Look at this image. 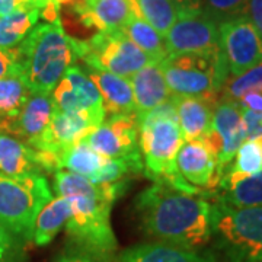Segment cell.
I'll use <instances>...</instances> for the list:
<instances>
[{
  "mask_svg": "<svg viewBox=\"0 0 262 262\" xmlns=\"http://www.w3.org/2000/svg\"><path fill=\"white\" fill-rule=\"evenodd\" d=\"M144 233L162 244L200 251L213 236L214 204L203 195L153 182L134 201Z\"/></svg>",
  "mask_w": 262,
  "mask_h": 262,
  "instance_id": "6da1fadb",
  "label": "cell"
},
{
  "mask_svg": "<svg viewBox=\"0 0 262 262\" xmlns=\"http://www.w3.org/2000/svg\"><path fill=\"white\" fill-rule=\"evenodd\" d=\"M128 181L96 185L69 170L54 172V191L70 203L66 230L70 244L110 261L117 252V239L111 226V208Z\"/></svg>",
  "mask_w": 262,
  "mask_h": 262,
  "instance_id": "7a4b0ae2",
  "label": "cell"
},
{
  "mask_svg": "<svg viewBox=\"0 0 262 262\" xmlns=\"http://www.w3.org/2000/svg\"><path fill=\"white\" fill-rule=\"evenodd\" d=\"M137 131L144 175L147 178L182 192L204 196L200 189L189 185L181 177L177 168V155L184 144V137L170 98L137 121Z\"/></svg>",
  "mask_w": 262,
  "mask_h": 262,
  "instance_id": "3957f363",
  "label": "cell"
},
{
  "mask_svg": "<svg viewBox=\"0 0 262 262\" xmlns=\"http://www.w3.org/2000/svg\"><path fill=\"white\" fill-rule=\"evenodd\" d=\"M16 47L22 76L29 89L38 92H53L66 70L77 60L73 37L64 31L61 19L37 24Z\"/></svg>",
  "mask_w": 262,
  "mask_h": 262,
  "instance_id": "277c9868",
  "label": "cell"
},
{
  "mask_svg": "<svg viewBox=\"0 0 262 262\" xmlns=\"http://www.w3.org/2000/svg\"><path fill=\"white\" fill-rule=\"evenodd\" d=\"M214 204L213 236L219 262H262V207Z\"/></svg>",
  "mask_w": 262,
  "mask_h": 262,
  "instance_id": "5b68a950",
  "label": "cell"
},
{
  "mask_svg": "<svg viewBox=\"0 0 262 262\" xmlns=\"http://www.w3.org/2000/svg\"><path fill=\"white\" fill-rule=\"evenodd\" d=\"M165 82L173 96H196L213 102L229 79L222 51L213 54H169L159 63Z\"/></svg>",
  "mask_w": 262,
  "mask_h": 262,
  "instance_id": "8992f818",
  "label": "cell"
},
{
  "mask_svg": "<svg viewBox=\"0 0 262 262\" xmlns=\"http://www.w3.org/2000/svg\"><path fill=\"white\" fill-rule=\"evenodd\" d=\"M51 196L44 175L9 177L0 173V225L12 234L29 241L38 211Z\"/></svg>",
  "mask_w": 262,
  "mask_h": 262,
  "instance_id": "52a82bcc",
  "label": "cell"
},
{
  "mask_svg": "<svg viewBox=\"0 0 262 262\" xmlns=\"http://www.w3.org/2000/svg\"><path fill=\"white\" fill-rule=\"evenodd\" d=\"M77 60H82L84 67L110 72L114 75L130 79L150 60L122 31L96 32L88 39L73 38Z\"/></svg>",
  "mask_w": 262,
  "mask_h": 262,
  "instance_id": "ba28073f",
  "label": "cell"
},
{
  "mask_svg": "<svg viewBox=\"0 0 262 262\" xmlns=\"http://www.w3.org/2000/svg\"><path fill=\"white\" fill-rule=\"evenodd\" d=\"M58 111L80 114L91 118L96 125L105 121L102 98L92 79L80 66L72 64L51 92Z\"/></svg>",
  "mask_w": 262,
  "mask_h": 262,
  "instance_id": "9c48e42d",
  "label": "cell"
},
{
  "mask_svg": "<svg viewBox=\"0 0 262 262\" xmlns=\"http://www.w3.org/2000/svg\"><path fill=\"white\" fill-rule=\"evenodd\" d=\"M200 140L204 141L214 151L217 158V173L222 179L236 151L246 140L241 105L234 101L220 98L213 110L211 128Z\"/></svg>",
  "mask_w": 262,
  "mask_h": 262,
  "instance_id": "30bf717a",
  "label": "cell"
},
{
  "mask_svg": "<svg viewBox=\"0 0 262 262\" xmlns=\"http://www.w3.org/2000/svg\"><path fill=\"white\" fill-rule=\"evenodd\" d=\"M219 41L230 76L262 63V38L246 15L220 24Z\"/></svg>",
  "mask_w": 262,
  "mask_h": 262,
  "instance_id": "8fae6325",
  "label": "cell"
},
{
  "mask_svg": "<svg viewBox=\"0 0 262 262\" xmlns=\"http://www.w3.org/2000/svg\"><path fill=\"white\" fill-rule=\"evenodd\" d=\"M165 44L169 54H213L220 51L219 25L198 10H181Z\"/></svg>",
  "mask_w": 262,
  "mask_h": 262,
  "instance_id": "7c38bea8",
  "label": "cell"
},
{
  "mask_svg": "<svg viewBox=\"0 0 262 262\" xmlns=\"http://www.w3.org/2000/svg\"><path fill=\"white\" fill-rule=\"evenodd\" d=\"M84 141L106 159L140 153L136 117H110L91 131Z\"/></svg>",
  "mask_w": 262,
  "mask_h": 262,
  "instance_id": "4fadbf2b",
  "label": "cell"
},
{
  "mask_svg": "<svg viewBox=\"0 0 262 262\" xmlns=\"http://www.w3.org/2000/svg\"><path fill=\"white\" fill-rule=\"evenodd\" d=\"M177 168L181 177L204 196L210 195L220 182L217 158L203 140L184 141L177 155Z\"/></svg>",
  "mask_w": 262,
  "mask_h": 262,
  "instance_id": "5bb4252c",
  "label": "cell"
},
{
  "mask_svg": "<svg viewBox=\"0 0 262 262\" xmlns=\"http://www.w3.org/2000/svg\"><path fill=\"white\" fill-rule=\"evenodd\" d=\"M54 101L51 92H38L31 91L27 102L24 103L18 117L12 121L6 122L0 130L10 133V136L25 141L31 147H35L41 140L44 131L54 114Z\"/></svg>",
  "mask_w": 262,
  "mask_h": 262,
  "instance_id": "9a60e30c",
  "label": "cell"
},
{
  "mask_svg": "<svg viewBox=\"0 0 262 262\" xmlns=\"http://www.w3.org/2000/svg\"><path fill=\"white\" fill-rule=\"evenodd\" d=\"M70 8L86 28L96 32L122 31L133 16H139L133 0H80Z\"/></svg>",
  "mask_w": 262,
  "mask_h": 262,
  "instance_id": "2e32d148",
  "label": "cell"
},
{
  "mask_svg": "<svg viewBox=\"0 0 262 262\" xmlns=\"http://www.w3.org/2000/svg\"><path fill=\"white\" fill-rule=\"evenodd\" d=\"M134 98L136 122L144 115L169 101L170 92L159 63H150L130 77Z\"/></svg>",
  "mask_w": 262,
  "mask_h": 262,
  "instance_id": "e0dca14e",
  "label": "cell"
},
{
  "mask_svg": "<svg viewBox=\"0 0 262 262\" xmlns=\"http://www.w3.org/2000/svg\"><path fill=\"white\" fill-rule=\"evenodd\" d=\"M84 70L101 94L105 117H136L130 79L91 67Z\"/></svg>",
  "mask_w": 262,
  "mask_h": 262,
  "instance_id": "ac0fdd59",
  "label": "cell"
},
{
  "mask_svg": "<svg viewBox=\"0 0 262 262\" xmlns=\"http://www.w3.org/2000/svg\"><path fill=\"white\" fill-rule=\"evenodd\" d=\"M210 195L215 203L233 208L262 207V172L255 175L225 172Z\"/></svg>",
  "mask_w": 262,
  "mask_h": 262,
  "instance_id": "d6986e66",
  "label": "cell"
},
{
  "mask_svg": "<svg viewBox=\"0 0 262 262\" xmlns=\"http://www.w3.org/2000/svg\"><path fill=\"white\" fill-rule=\"evenodd\" d=\"M170 99L175 105L177 118L184 141L203 139L211 128L215 102L196 96L170 95Z\"/></svg>",
  "mask_w": 262,
  "mask_h": 262,
  "instance_id": "ffe728a7",
  "label": "cell"
},
{
  "mask_svg": "<svg viewBox=\"0 0 262 262\" xmlns=\"http://www.w3.org/2000/svg\"><path fill=\"white\" fill-rule=\"evenodd\" d=\"M117 262H219L214 253H201L173 245L151 242L122 251Z\"/></svg>",
  "mask_w": 262,
  "mask_h": 262,
  "instance_id": "44dd1931",
  "label": "cell"
},
{
  "mask_svg": "<svg viewBox=\"0 0 262 262\" xmlns=\"http://www.w3.org/2000/svg\"><path fill=\"white\" fill-rule=\"evenodd\" d=\"M0 173L9 177L42 175L37 150L10 134H0Z\"/></svg>",
  "mask_w": 262,
  "mask_h": 262,
  "instance_id": "7402d4cb",
  "label": "cell"
},
{
  "mask_svg": "<svg viewBox=\"0 0 262 262\" xmlns=\"http://www.w3.org/2000/svg\"><path fill=\"white\" fill-rule=\"evenodd\" d=\"M70 217V203L64 196H51L38 211L32 226L31 241L37 246H47L53 242Z\"/></svg>",
  "mask_w": 262,
  "mask_h": 262,
  "instance_id": "603a6c76",
  "label": "cell"
},
{
  "mask_svg": "<svg viewBox=\"0 0 262 262\" xmlns=\"http://www.w3.org/2000/svg\"><path fill=\"white\" fill-rule=\"evenodd\" d=\"M106 158L94 150L84 140L66 147L58 155V170H69L76 175L92 179L106 163Z\"/></svg>",
  "mask_w": 262,
  "mask_h": 262,
  "instance_id": "cb8c5ba5",
  "label": "cell"
},
{
  "mask_svg": "<svg viewBox=\"0 0 262 262\" xmlns=\"http://www.w3.org/2000/svg\"><path fill=\"white\" fill-rule=\"evenodd\" d=\"M122 32L130 38L146 56L150 57L151 61L160 63L163 58L169 56L165 38L144 19L133 16L128 20V24L122 28Z\"/></svg>",
  "mask_w": 262,
  "mask_h": 262,
  "instance_id": "d4e9b609",
  "label": "cell"
},
{
  "mask_svg": "<svg viewBox=\"0 0 262 262\" xmlns=\"http://www.w3.org/2000/svg\"><path fill=\"white\" fill-rule=\"evenodd\" d=\"M31 89L22 73L0 79V127L18 117Z\"/></svg>",
  "mask_w": 262,
  "mask_h": 262,
  "instance_id": "484cf974",
  "label": "cell"
},
{
  "mask_svg": "<svg viewBox=\"0 0 262 262\" xmlns=\"http://www.w3.org/2000/svg\"><path fill=\"white\" fill-rule=\"evenodd\" d=\"M41 19L39 9H20L0 18V48L19 46Z\"/></svg>",
  "mask_w": 262,
  "mask_h": 262,
  "instance_id": "4316f807",
  "label": "cell"
},
{
  "mask_svg": "<svg viewBox=\"0 0 262 262\" xmlns=\"http://www.w3.org/2000/svg\"><path fill=\"white\" fill-rule=\"evenodd\" d=\"M139 18L144 19L162 37L178 19L181 9L170 0H133Z\"/></svg>",
  "mask_w": 262,
  "mask_h": 262,
  "instance_id": "83f0119b",
  "label": "cell"
},
{
  "mask_svg": "<svg viewBox=\"0 0 262 262\" xmlns=\"http://www.w3.org/2000/svg\"><path fill=\"white\" fill-rule=\"evenodd\" d=\"M133 173H144V165L141 159V153L127 156V158H118V159H108L103 165L102 169L95 175L94 178L89 179L96 185L103 184H114L125 179Z\"/></svg>",
  "mask_w": 262,
  "mask_h": 262,
  "instance_id": "f1b7e54d",
  "label": "cell"
},
{
  "mask_svg": "<svg viewBox=\"0 0 262 262\" xmlns=\"http://www.w3.org/2000/svg\"><path fill=\"white\" fill-rule=\"evenodd\" d=\"M251 92H262V63L242 75L229 76L220 91V98L237 102L244 95Z\"/></svg>",
  "mask_w": 262,
  "mask_h": 262,
  "instance_id": "f546056e",
  "label": "cell"
},
{
  "mask_svg": "<svg viewBox=\"0 0 262 262\" xmlns=\"http://www.w3.org/2000/svg\"><path fill=\"white\" fill-rule=\"evenodd\" d=\"M225 172L255 175L262 172V137L245 140Z\"/></svg>",
  "mask_w": 262,
  "mask_h": 262,
  "instance_id": "4dcf8cb0",
  "label": "cell"
},
{
  "mask_svg": "<svg viewBox=\"0 0 262 262\" xmlns=\"http://www.w3.org/2000/svg\"><path fill=\"white\" fill-rule=\"evenodd\" d=\"M249 0H198L196 9L217 25L245 16Z\"/></svg>",
  "mask_w": 262,
  "mask_h": 262,
  "instance_id": "1f68e13d",
  "label": "cell"
},
{
  "mask_svg": "<svg viewBox=\"0 0 262 262\" xmlns=\"http://www.w3.org/2000/svg\"><path fill=\"white\" fill-rule=\"evenodd\" d=\"M18 73H22L18 47L0 48V79Z\"/></svg>",
  "mask_w": 262,
  "mask_h": 262,
  "instance_id": "d6a6232c",
  "label": "cell"
},
{
  "mask_svg": "<svg viewBox=\"0 0 262 262\" xmlns=\"http://www.w3.org/2000/svg\"><path fill=\"white\" fill-rule=\"evenodd\" d=\"M54 262H110L103 258H99L94 253L88 252L82 248L76 246L73 244H69L66 246L64 251L57 255Z\"/></svg>",
  "mask_w": 262,
  "mask_h": 262,
  "instance_id": "836d02e7",
  "label": "cell"
},
{
  "mask_svg": "<svg viewBox=\"0 0 262 262\" xmlns=\"http://www.w3.org/2000/svg\"><path fill=\"white\" fill-rule=\"evenodd\" d=\"M242 121L245 127L246 140L261 139L262 137V113H255L242 108Z\"/></svg>",
  "mask_w": 262,
  "mask_h": 262,
  "instance_id": "e575fe53",
  "label": "cell"
},
{
  "mask_svg": "<svg viewBox=\"0 0 262 262\" xmlns=\"http://www.w3.org/2000/svg\"><path fill=\"white\" fill-rule=\"evenodd\" d=\"M246 16L262 38V0H249Z\"/></svg>",
  "mask_w": 262,
  "mask_h": 262,
  "instance_id": "d590c367",
  "label": "cell"
},
{
  "mask_svg": "<svg viewBox=\"0 0 262 262\" xmlns=\"http://www.w3.org/2000/svg\"><path fill=\"white\" fill-rule=\"evenodd\" d=\"M237 103L241 108L251 110L255 113H262V92H251V94L244 95Z\"/></svg>",
  "mask_w": 262,
  "mask_h": 262,
  "instance_id": "8d00e7d4",
  "label": "cell"
},
{
  "mask_svg": "<svg viewBox=\"0 0 262 262\" xmlns=\"http://www.w3.org/2000/svg\"><path fill=\"white\" fill-rule=\"evenodd\" d=\"M12 246H13L12 233L5 226L0 225V262L8 261L10 251H12Z\"/></svg>",
  "mask_w": 262,
  "mask_h": 262,
  "instance_id": "74e56055",
  "label": "cell"
},
{
  "mask_svg": "<svg viewBox=\"0 0 262 262\" xmlns=\"http://www.w3.org/2000/svg\"><path fill=\"white\" fill-rule=\"evenodd\" d=\"M32 9L25 3V0H0V16H6L15 10Z\"/></svg>",
  "mask_w": 262,
  "mask_h": 262,
  "instance_id": "f35d334b",
  "label": "cell"
},
{
  "mask_svg": "<svg viewBox=\"0 0 262 262\" xmlns=\"http://www.w3.org/2000/svg\"><path fill=\"white\" fill-rule=\"evenodd\" d=\"M173 2L181 10H198V0H170Z\"/></svg>",
  "mask_w": 262,
  "mask_h": 262,
  "instance_id": "ab89813d",
  "label": "cell"
},
{
  "mask_svg": "<svg viewBox=\"0 0 262 262\" xmlns=\"http://www.w3.org/2000/svg\"><path fill=\"white\" fill-rule=\"evenodd\" d=\"M51 0H25V3L28 5L29 8L32 9H39L42 10Z\"/></svg>",
  "mask_w": 262,
  "mask_h": 262,
  "instance_id": "60d3db41",
  "label": "cell"
}]
</instances>
